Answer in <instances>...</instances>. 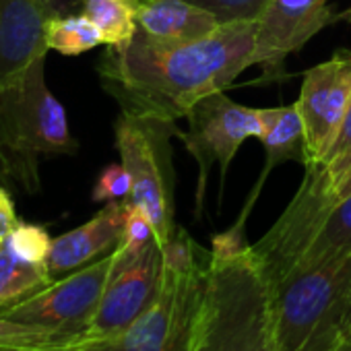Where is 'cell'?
Masks as SVG:
<instances>
[{"label":"cell","instance_id":"obj_1","mask_svg":"<svg viewBox=\"0 0 351 351\" xmlns=\"http://www.w3.org/2000/svg\"><path fill=\"white\" fill-rule=\"evenodd\" d=\"M256 23H223L213 34L167 44L141 29L120 46H108L97 73L104 89L120 101L122 114L176 124L207 95L226 91L254 66Z\"/></svg>","mask_w":351,"mask_h":351},{"label":"cell","instance_id":"obj_2","mask_svg":"<svg viewBox=\"0 0 351 351\" xmlns=\"http://www.w3.org/2000/svg\"><path fill=\"white\" fill-rule=\"evenodd\" d=\"M189 351H277L273 289L244 242V217L213 240Z\"/></svg>","mask_w":351,"mask_h":351},{"label":"cell","instance_id":"obj_3","mask_svg":"<svg viewBox=\"0 0 351 351\" xmlns=\"http://www.w3.org/2000/svg\"><path fill=\"white\" fill-rule=\"evenodd\" d=\"M77 149L66 112L46 83V56L0 83V184L36 195L42 161Z\"/></svg>","mask_w":351,"mask_h":351},{"label":"cell","instance_id":"obj_4","mask_svg":"<svg viewBox=\"0 0 351 351\" xmlns=\"http://www.w3.org/2000/svg\"><path fill=\"white\" fill-rule=\"evenodd\" d=\"M273 341L277 351H341L351 341V252L273 289Z\"/></svg>","mask_w":351,"mask_h":351},{"label":"cell","instance_id":"obj_5","mask_svg":"<svg viewBox=\"0 0 351 351\" xmlns=\"http://www.w3.org/2000/svg\"><path fill=\"white\" fill-rule=\"evenodd\" d=\"M209 250L178 228L161 246V285L153 306L116 341L122 351H189Z\"/></svg>","mask_w":351,"mask_h":351},{"label":"cell","instance_id":"obj_6","mask_svg":"<svg viewBox=\"0 0 351 351\" xmlns=\"http://www.w3.org/2000/svg\"><path fill=\"white\" fill-rule=\"evenodd\" d=\"M173 130L176 124L128 114H120L116 120V149L132 180L126 201L149 217L159 246L178 230L173 223V171L169 155V132Z\"/></svg>","mask_w":351,"mask_h":351},{"label":"cell","instance_id":"obj_7","mask_svg":"<svg viewBox=\"0 0 351 351\" xmlns=\"http://www.w3.org/2000/svg\"><path fill=\"white\" fill-rule=\"evenodd\" d=\"M273 108H248L232 101L223 91L203 97L189 114V130L176 128L189 149V153L199 163V186H197V213L205 199L207 178L213 163H219L221 178L236 157L238 149L248 138H258L269 130Z\"/></svg>","mask_w":351,"mask_h":351},{"label":"cell","instance_id":"obj_8","mask_svg":"<svg viewBox=\"0 0 351 351\" xmlns=\"http://www.w3.org/2000/svg\"><path fill=\"white\" fill-rule=\"evenodd\" d=\"M337 201L335 184L324 165L308 163L304 180L287 209L275 226L256 244H252V252L258 258L271 289L298 269L302 256L310 248Z\"/></svg>","mask_w":351,"mask_h":351},{"label":"cell","instance_id":"obj_9","mask_svg":"<svg viewBox=\"0 0 351 351\" xmlns=\"http://www.w3.org/2000/svg\"><path fill=\"white\" fill-rule=\"evenodd\" d=\"M116 263V250L83 269H77L32 298L0 310V316L34 324L58 339L79 341L89 328L106 283Z\"/></svg>","mask_w":351,"mask_h":351},{"label":"cell","instance_id":"obj_10","mask_svg":"<svg viewBox=\"0 0 351 351\" xmlns=\"http://www.w3.org/2000/svg\"><path fill=\"white\" fill-rule=\"evenodd\" d=\"M161 246L124 254L116 248V263L99 300L97 312L83 335L89 351L116 343L155 302L161 285Z\"/></svg>","mask_w":351,"mask_h":351},{"label":"cell","instance_id":"obj_11","mask_svg":"<svg viewBox=\"0 0 351 351\" xmlns=\"http://www.w3.org/2000/svg\"><path fill=\"white\" fill-rule=\"evenodd\" d=\"M349 101L351 52L339 50L332 58L304 73L298 108L306 128L308 163H320L326 157L345 118Z\"/></svg>","mask_w":351,"mask_h":351},{"label":"cell","instance_id":"obj_12","mask_svg":"<svg viewBox=\"0 0 351 351\" xmlns=\"http://www.w3.org/2000/svg\"><path fill=\"white\" fill-rule=\"evenodd\" d=\"M343 21L328 0H269L254 19V64L265 66V81L279 79L285 58L306 46L316 34Z\"/></svg>","mask_w":351,"mask_h":351},{"label":"cell","instance_id":"obj_13","mask_svg":"<svg viewBox=\"0 0 351 351\" xmlns=\"http://www.w3.org/2000/svg\"><path fill=\"white\" fill-rule=\"evenodd\" d=\"M126 199L110 201L87 223L52 240L48 269L54 279H60L77 269H83L112 254L124 236Z\"/></svg>","mask_w":351,"mask_h":351},{"label":"cell","instance_id":"obj_14","mask_svg":"<svg viewBox=\"0 0 351 351\" xmlns=\"http://www.w3.org/2000/svg\"><path fill=\"white\" fill-rule=\"evenodd\" d=\"M54 17L42 0H0V83L48 56L46 23Z\"/></svg>","mask_w":351,"mask_h":351},{"label":"cell","instance_id":"obj_15","mask_svg":"<svg viewBox=\"0 0 351 351\" xmlns=\"http://www.w3.org/2000/svg\"><path fill=\"white\" fill-rule=\"evenodd\" d=\"M136 25L157 42H195L217 27L219 19L191 0H136Z\"/></svg>","mask_w":351,"mask_h":351},{"label":"cell","instance_id":"obj_16","mask_svg":"<svg viewBox=\"0 0 351 351\" xmlns=\"http://www.w3.org/2000/svg\"><path fill=\"white\" fill-rule=\"evenodd\" d=\"M261 143L265 147V167H263V173H261L252 197L248 199V207L256 201L265 178L279 163H283V161H302L304 165L308 163L306 128H304V120H302L298 101H293L291 106L273 108L269 130Z\"/></svg>","mask_w":351,"mask_h":351},{"label":"cell","instance_id":"obj_17","mask_svg":"<svg viewBox=\"0 0 351 351\" xmlns=\"http://www.w3.org/2000/svg\"><path fill=\"white\" fill-rule=\"evenodd\" d=\"M54 281L48 265L21 258L7 240L0 246V310L17 306Z\"/></svg>","mask_w":351,"mask_h":351},{"label":"cell","instance_id":"obj_18","mask_svg":"<svg viewBox=\"0 0 351 351\" xmlns=\"http://www.w3.org/2000/svg\"><path fill=\"white\" fill-rule=\"evenodd\" d=\"M347 252H351V195L337 201L328 211L322 228L318 230L295 271L328 263Z\"/></svg>","mask_w":351,"mask_h":351},{"label":"cell","instance_id":"obj_19","mask_svg":"<svg viewBox=\"0 0 351 351\" xmlns=\"http://www.w3.org/2000/svg\"><path fill=\"white\" fill-rule=\"evenodd\" d=\"M81 15L99 29L104 44L108 46L126 44L138 32L136 3L130 0H85Z\"/></svg>","mask_w":351,"mask_h":351},{"label":"cell","instance_id":"obj_20","mask_svg":"<svg viewBox=\"0 0 351 351\" xmlns=\"http://www.w3.org/2000/svg\"><path fill=\"white\" fill-rule=\"evenodd\" d=\"M46 44L64 56H79L104 44L99 29L85 15L50 17L46 23Z\"/></svg>","mask_w":351,"mask_h":351},{"label":"cell","instance_id":"obj_21","mask_svg":"<svg viewBox=\"0 0 351 351\" xmlns=\"http://www.w3.org/2000/svg\"><path fill=\"white\" fill-rule=\"evenodd\" d=\"M5 240L11 244V248L21 258L32 261V263H40V265H48V254H50V248H52V238L48 236L46 228L19 221V226Z\"/></svg>","mask_w":351,"mask_h":351},{"label":"cell","instance_id":"obj_22","mask_svg":"<svg viewBox=\"0 0 351 351\" xmlns=\"http://www.w3.org/2000/svg\"><path fill=\"white\" fill-rule=\"evenodd\" d=\"M320 165H324L332 184H337L341 180V176L351 167V101H349L345 118L339 126V132H337L326 157L320 161Z\"/></svg>","mask_w":351,"mask_h":351},{"label":"cell","instance_id":"obj_23","mask_svg":"<svg viewBox=\"0 0 351 351\" xmlns=\"http://www.w3.org/2000/svg\"><path fill=\"white\" fill-rule=\"evenodd\" d=\"M191 3L213 13L223 25L236 21H254L269 5V0H191Z\"/></svg>","mask_w":351,"mask_h":351},{"label":"cell","instance_id":"obj_24","mask_svg":"<svg viewBox=\"0 0 351 351\" xmlns=\"http://www.w3.org/2000/svg\"><path fill=\"white\" fill-rule=\"evenodd\" d=\"M126 205H128L126 207V226H124V236H122L118 250L124 254H134V252L147 248L149 244L157 242V238H155V230H153V223L149 221V217L132 203L126 201Z\"/></svg>","mask_w":351,"mask_h":351},{"label":"cell","instance_id":"obj_25","mask_svg":"<svg viewBox=\"0 0 351 351\" xmlns=\"http://www.w3.org/2000/svg\"><path fill=\"white\" fill-rule=\"evenodd\" d=\"M132 189L130 173L122 163H110L95 180L91 199L97 203H110V201H120L128 199Z\"/></svg>","mask_w":351,"mask_h":351},{"label":"cell","instance_id":"obj_26","mask_svg":"<svg viewBox=\"0 0 351 351\" xmlns=\"http://www.w3.org/2000/svg\"><path fill=\"white\" fill-rule=\"evenodd\" d=\"M17 226H19V217L15 211V201L11 197V191L0 184V238L5 240Z\"/></svg>","mask_w":351,"mask_h":351},{"label":"cell","instance_id":"obj_27","mask_svg":"<svg viewBox=\"0 0 351 351\" xmlns=\"http://www.w3.org/2000/svg\"><path fill=\"white\" fill-rule=\"evenodd\" d=\"M42 3L50 9L54 17H64L77 13V9L83 7L85 0H42Z\"/></svg>","mask_w":351,"mask_h":351},{"label":"cell","instance_id":"obj_28","mask_svg":"<svg viewBox=\"0 0 351 351\" xmlns=\"http://www.w3.org/2000/svg\"><path fill=\"white\" fill-rule=\"evenodd\" d=\"M335 195H337L339 201L351 195V167L341 176V180L335 184Z\"/></svg>","mask_w":351,"mask_h":351},{"label":"cell","instance_id":"obj_29","mask_svg":"<svg viewBox=\"0 0 351 351\" xmlns=\"http://www.w3.org/2000/svg\"><path fill=\"white\" fill-rule=\"evenodd\" d=\"M93 351H122V347L118 343H108V345H101V347H97Z\"/></svg>","mask_w":351,"mask_h":351},{"label":"cell","instance_id":"obj_30","mask_svg":"<svg viewBox=\"0 0 351 351\" xmlns=\"http://www.w3.org/2000/svg\"><path fill=\"white\" fill-rule=\"evenodd\" d=\"M341 19H343V21H351V7H349L347 11L341 13Z\"/></svg>","mask_w":351,"mask_h":351},{"label":"cell","instance_id":"obj_31","mask_svg":"<svg viewBox=\"0 0 351 351\" xmlns=\"http://www.w3.org/2000/svg\"><path fill=\"white\" fill-rule=\"evenodd\" d=\"M341 351H351V341H349L347 345H343V347H341Z\"/></svg>","mask_w":351,"mask_h":351},{"label":"cell","instance_id":"obj_32","mask_svg":"<svg viewBox=\"0 0 351 351\" xmlns=\"http://www.w3.org/2000/svg\"><path fill=\"white\" fill-rule=\"evenodd\" d=\"M0 246H3V238H0Z\"/></svg>","mask_w":351,"mask_h":351},{"label":"cell","instance_id":"obj_33","mask_svg":"<svg viewBox=\"0 0 351 351\" xmlns=\"http://www.w3.org/2000/svg\"><path fill=\"white\" fill-rule=\"evenodd\" d=\"M130 3H136V0H130Z\"/></svg>","mask_w":351,"mask_h":351}]
</instances>
